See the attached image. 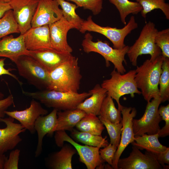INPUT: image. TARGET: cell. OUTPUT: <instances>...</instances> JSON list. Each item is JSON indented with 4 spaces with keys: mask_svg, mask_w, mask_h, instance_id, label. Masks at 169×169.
Returning <instances> with one entry per match:
<instances>
[{
    "mask_svg": "<svg viewBox=\"0 0 169 169\" xmlns=\"http://www.w3.org/2000/svg\"><path fill=\"white\" fill-rule=\"evenodd\" d=\"M163 59L161 55L154 60H146L140 66H137L135 80L147 102L159 96L158 85Z\"/></svg>",
    "mask_w": 169,
    "mask_h": 169,
    "instance_id": "6da1fadb",
    "label": "cell"
},
{
    "mask_svg": "<svg viewBox=\"0 0 169 169\" xmlns=\"http://www.w3.org/2000/svg\"><path fill=\"white\" fill-rule=\"evenodd\" d=\"M49 84L47 89L78 93L82 76L78 59L74 56L49 72Z\"/></svg>",
    "mask_w": 169,
    "mask_h": 169,
    "instance_id": "7a4b0ae2",
    "label": "cell"
},
{
    "mask_svg": "<svg viewBox=\"0 0 169 169\" xmlns=\"http://www.w3.org/2000/svg\"><path fill=\"white\" fill-rule=\"evenodd\" d=\"M24 95L38 100L46 106L58 111L74 109L91 95L88 92L82 93L63 92L49 89L35 92L22 90Z\"/></svg>",
    "mask_w": 169,
    "mask_h": 169,
    "instance_id": "3957f363",
    "label": "cell"
},
{
    "mask_svg": "<svg viewBox=\"0 0 169 169\" xmlns=\"http://www.w3.org/2000/svg\"><path fill=\"white\" fill-rule=\"evenodd\" d=\"M136 73V70L134 69L121 74L114 69L110 74L111 78L103 81L101 84L106 90L107 95L115 100L118 109L120 110L122 105L120 104V99L122 96L130 94L133 98L135 94H141L135 80Z\"/></svg>",
    "mask_w": 169,
    "mask_h": 169,
    "instance_id": "277c9868",
    "label": "cell"
},
{
    "mask_svg": "<svg viewBox=\"0 0 169 169\" xmlns=\"http://www.w3.org/2000/svg\"><path fill=\"white\" fill-rule=\"evenodd\" d=\"M83 50L86 53L94 52L101 55L105 59L107 67L110 66V62L114 65V69L121 74H124L126 70L123 65V62L126 64L125 59L129 46H125L121 49L110 47L108 42L98 40L93 41V36L89 33L85 34L82 43Z\"/></svg>",
    "mask_w": 169,
    "mask_h": 169,
    "instance_id": "5b68a950",
    "label": "cell"
},
{
    "mask_svg": "<svg viewBox=\"0 0 169 169\" xmlns=\"http://www.w3.org/2000/svg\"><path fill=\"white\" fill-rule=\"evenodd\" d=\"M155 24L151 21L146 23L134 44L129 47L126 54L132 65L136 66L138 56L149 54L153 60L160 55L161 52L155 43V36L158 31Z\"/></svg>",
    "mask_w": 169,
    "mask_h": 169,
    "instance_id": "8992f818",
    "label": "cell"
},
{
    "mask_svg": "<svg viewBox=\"0 0 169 169\" xmlns=\"http://www.w3.org/2000/svg\"><path fill=\"white\" fill-rule=\"evenodd\" d=\"M138 27V24L133 16L130 17L128 23L121 28L100 26L94 22L92 16H90L86 20H84L79 30L82 33L89 31L101 34L111 42L114 48L121 49L126 46L124 44L126 37Z\"/></svg>",
    "mask_w": 169,
    "mask_h": 169,
    "instance_id": "52a82bcc",
    "label": "cell"
},
{
    "mask_svg": "<svg viewBox=\"0 0 169 169\" xmlns=\"http://www.w3.org/2000/svg\"><path fill=\"white\" fill-rule=\"evenodd\" d=\"M19 75L39 90L47 89L49 72L38 61L27 55H21L15 63Z\"/></svg>",
    "mask_w": 169,
    "mask_h": 169,
    "instance_id": "ba28073f",
    "label": "cell"
},
{
    "mask_svg": "<svg viewBox=\"0 0 169 169\" xmlns=\"http://www.w3.org/2000/svg\"><path fill=\"white\" fill-rule=\"evenodd\" d=\"M55 132L54 137L57 146L62 147L65 141L70 144L77 152L80 161L84 164L88 169L103 168V163L105 161L100 155L99 151L100 148L80 145L69 136L64 131Z\"/></svg>",
    "mask_w": 169,
    "mask_h": 169,
    "instance_id": "9c48e42d",
    "label": "cell"
},
{
    "mask_svg": "<svg viewBox=\"0 0 169 169\" xmlns=\"http://www.w3.org/2000/svg\"><path fill=\"white\" fill-rule=\"evenodd\" d=\"M161 102L160 96L147 102L143 115L139 119L133 120V128L135 136L146 134L153 135L158 133L160 129L159 124L162 118L158 112Z\"/></svg>",
    "mask_w": 169,
    "mask_h": 169,
    "instance_id": "30bf717a",
    "label": "cell"
},
{
    "mask_svg": "<svg viewBox=\"0 0 169 169\" xmlns=\"http://www.w3.org/2000/svg\"><path fill=\"white\" fill-rule=\"evenodd\" d=\"M132 149L128 157L119 159L118 169H163L152 153L146 151L143 154L133 145Z\"/></svg>",
    "mask_w": 169,
    "mask_h": 169,
    "instance_id": "8fae6325",
    "label": "cell"
},
{
    "mask_svg": "<svg viewBox=\"0 0 169 169\" xmlns=\"http://www.w3.org/2000/svg\"><path fill=\"white\" fill-rule=\"evenodd\" d=\"M122 131L119 146L115 153L111 166L113 168L118 169L117 163L123 151L128 145L134 141L135 135L133 128V120L136 114L135 108L122 106Z\"/></svg>",
    "mask_w": 169,
    "mask_h": 169,
    "instance_id": "7c38bea8",
    "label": "cell"
},
{
    "mask_svg": "<svg viewBox=\"0 0 169 169\" xmlns=\"http://www.w3.org/2000/svg\"><path fill=\"white\" fill-rule=\"evenodd\" d=\"M38 0H11L9 3L20 34L31 28V22Z\"/></svg>",
    "mask_w": 169,
    "mask_h": 169,
    "instance_id": "4fadbf2b",
    "label": "cell"
},
{
    "mask_svg": "<svg viewBox=\"0 0 169 169\" xmlns=\"http://www.w3.org/2000/svg\"><path fill=\"white\" fill-rule=\"evenodd\" d=\"M56 0H38L31 22V27L52 24L63 17L62 11Z\"/></svg>",
    "mask_w": 169,
    "mask_h": 169,
    "instance_id": "5bb4252c",
    "label": "cell"
},
{
    "mask_svg": "<svg viewBox=\"0 0 169 169\" xmlns=\"http://www.w3.org/2000/svg\"><path fill=\"white\" fill-rule=\"evenodd\" d=\"M14 119L9 116L0 118L4 123L5 128H0V153L4 154L13 149L22 141L19 135L26 130L20 123L14 122Z\"/></svg>",
    "mask_w": 169,
    "mask_h": 169,
    "instance_id": "9a60e30c",
    "label": "cell"
},
{
    "mask_svg": "<svg viewBox=\"0 0 169 169\" xmlns=\"http://www.w3.org/2000/svg\"><path fill=\"white\" fill-rule=\"evenodd\" d=\"M5 113L8 116L18 121L31 134H34L36 132L34 124L36 119L40 116L47 115L48 111L42 106L40 102L32 99L29 106L25 109L6 110Z\"/></svg>",
    "mask_w": 169,
    "mask_h": 169,
    "instance_id": "2e32d148",
    "label": "cell"
},
{
    "mask_svg": "<svg viewBox=\"0 0 169 169\" xmlns=\"http://www.w3.org/2000/svg\"><path fill=\"white\" fill-rule=\"evenodd\" d=\"M27 55L34 59L49 72L74 56L71 53L59 51L53 48L28 50Z\"/></svg>",
    "mask_w": 169,
    "mask_h": 169,
    "instance_id": "e0dca14e",
    "label": "cell"
},
{
    "mask_svg": "<svg viewBox=\"0 0 169 169\" xmlns=\"http://www.w3.org/2000/svg\"><path fill=\"white\" fill-rule=\"evenodd\" d=\"M52 48L56 50L71 53L72 48L67 41V34L74 26L68 22L63 17L55 23L49 25Z\"/></svg>",
    "mask_w": 169,
    "mask_h": 169,
    "instance_id": "ac0fdd59",
    "label": "cell"
},
{
    "mask_svg": "<svg viewBox=\"0 0 169 169\" xmlns=\"http://www.w3.org/2000/svg\"><path fill=\"white\" fill-rule=\"evenodd\" d=\"M23 35L26 48L28 51L52 48L49 25L31 27Z\"/></svg>",
    "mask_w": 169,
    "mask_h": 169,
    "instance_id": "d6986e66",
    "label": "cell"
},
{
    "mask_svg": "<svg viewBox=\"0 0 169 169\" xmlns=\"http://www.w3.org/2000/svg\"><path fill=\"white\" fill-rule=\"evenodd\" d=\"M28 51L23 35L16 38L12 35H8L0 40V57L8 58L14 63L19 57L27 55Z\"/></svg>",
    "mask_w": 169,
    "mask_h": 169,
    "instance_id": "ffe728a7",
    "label": "cell"
},
{
    "mask_svg": "<svg viewBox=\"0 0 169 169\" xmlns=\"http://www.w3.org/2000/svg\"><path fill=\"white\" fill-rule=\"evenodd\" d=\"M58 111L53 109L49 114L39 116L36 120L34 128L38 134V141L35 156L37 157L41 154L42 151L43 141L47 134L52 135L57 122Z\"/></svg>",
    "mask_w": 169,
    "mask_h": 169,
    "instance_id": "44dd1931",
    "label": "cell"
},
{
    "mask_svg": "<svg viewBox=\"0 0 169 169\" xmlns=\"http://www.w3.org/2000/svg\"><path fill=\"white\" fill-rule=\"evenodd\" d=\"M89 91L91 95L79 104L77 108L84 111L87 114L99 115L103 101L107 95V91L101 85L97 84Z\"/></svg>",
    "mask_w": 169,
    "mask_h": 169,
    "instance_id": "7402d4cb",
    "label": "cell"
},
{
    "mask_svg": "<svg viewBox=\"0 0 169 169\" xmlns=\"http://www.w3.org/2000/svg\"><path fill=\"white\" fill-rule=\"evenodd\" d=\"M59 151L52 154L46 160V165L51 169H72V158L76 153L75 148L69 145H64Z\"/></svg>",
    "mask_w": 169,
    "mask_h": 169,
    "instance_id": "603a6c76",
    "label": "cell"
},
{
    "mask_svg": "<svg viewBox=\"0 0 169 169\" xmlns=\"http://www.w3.org/2000/svg\"><path fill=\"white\" fill-rule=\"evenodd\" d=\"M86 114L84 111L78 108L58 111L57 122L54 132L71 131Z\"/></svg>",
    "mask_w": 169,
    "mask_h": 169,
    "instance_id": "cb8c5ba5",
    "label": "cell"
},
{
    "mask_svg": "<svg viewBox=\"0 0 169 169\" xmlns=\"http://www.w3.org/2000/svg\"><path fill=\"white\" fill-rule=\"evenodd\" d=\"M158 134H146L135 137L134 141L131 144L140 150L145 149L152 153H158L165 151L167 147L162 145L159 141Z\"/></svg>",
    "mask_w": 169,
    "mask_h": 169,
    "instance_id": "d4e9b609",
    "label": "cell"
},
{
    "mask_svg": "<svg viewBox=\"0 0 169 169\" xmlns=\"http://www.w3.org/2000/svg\"><path fill=\"white\" fill-rule=\"evenodd\" d=\"M75 127L79 131L97 135H101L105 129L99 117L91 114H86Z\"/></svg>",
    "mask_w": 169,
    "mask_h": 169,
    "instance_id": "484cf974",
    "label": "cell"
},
{
    "mask_svg": "<svg viewBox=\"0 0 169 169\" xmlns=\"http://www.w3.org/2000/svg\"><path fill=\"white\" fill-rule=\"evenodd\" d=\"M116 7L120 13L121 22L126 24V18L128 15L132 14H137L142 10V7L137 2L129 0H109Z\"/></svg>",
    "mask_w": 169,
    "mask_h": 169,
    "instance_id": "4316f807",
    "label": "cell"
},
{
    "mask_svg": "<svg viewBox=\"0 0 169 169\" xmlns=\"http://www.w3.org/2000/svg\"><path fill=\"white\" fill-rule=\"evenodd\" d=\"M72 136L76 140L85 145L100 148L104 147L109 144L106 139V136L102 137L101 135H94L73 129Z\"/></svg>",
    "mask_w": 169,
    "mask_h": 169,
    "instance_id": "83f0119b",
    "label": "cell"
},
{
    "mask_svg": "<svg viewBox=\"0 0 169 169\" xmlns=\"http://www.w3.org/2000/svg\"><path fill=\"white\" fill-rule=\"evenodd\" d=\"M113 99L107 95L103 101L99 116L112 123L117 124L121 122V110L116 108Z\"/></svg>",
    "mask_w": 169,
    "mask_h": 169,
    "instance_id": "f1b7e54d",
    "label": "cell"
},
{
    "mask_svg": "<svg viewBox=\"0 0 169 169\" xmlns=\"http://www.w3.org/2000/svg\"><path fill=\"white\" fill-rule=\"evenodd\" d=\"M56 0L61 8L63 17L69 23L73 24L75 28L79 30L84 20L75 12V10L78 8L77 5L65 0Z\"/></svg>",
    "mask_w": 169,
    "mask_h": 169,
    "instance_id": "f546056e",
    "label": "cell"
},
{
    "mask_svg": "<svg viewBox=\"0 0 169 169\" xmlns=\"http://www.w3.org/2000/svg\"><path fill=\"white\" fill-rule=\"evenodd\" d=\"M13 33H20V32L12 10L11 9L7 11L0 18V40Z\"/></svg>",
    "mask_w": 169,
    "mask_h": 169,
    "instance_id": "4dcf8cb0",
    "label": "cell"
},
{
    "mask_svg": "<svg viewBox=\"0 0 169 169\" xmlns=\"http://www.w3.org/2000/svg\"><path fill=\"white\" fill-rule=\"evenodd\" d=\"M142 7L141 13L146 18V14L155 9H160L163 12L166 19H169V4L165 0H136Z\"/></svg>",
    "mask_w": 169,
    "mask_h": 169,
    "instance_id": "1f68e13d",
    "label": "cell"
},
{
    "mask_svg": "<svg viewBox=\"0 0 169 169\" xmlns=\"http://www.w3.org/2000/svg\"><path fill=\"white\" fill-rule=\"evenodd\" d=\"M159 83V95L161 102L169 99V58L163 57Z\"/></svg>",
    "mask_w": 169,
    "mask_h": 169,
    "instance_id": "d6a6232c",
    "label": "cell"
},
{
    "mask_svg": "<svg viewBox=\"0 0 169 169\" xmlns=\"http://www.w3.org/2000/svg\"><path fill=\"white\" fill-rule=\"evenodd\" d=\"M98 117L107 129L110 139V143L118 147L122 131L121 122L117 124L113 123L100 116Z\"/></svg>",
    "mask_w": 169,
    "mask_h": 169,
    "instance_id": "836d02e7",
    "label": "cell"
},
{
    "mask_svg": "<svg viewBox=\"0 0 169 169\" xmlns=\"http://www.w3.org/2000/svg\"><path fill=\"white\" fill-rule=\"evenodd\" d=\"M154 41L161 49L163 57L169 58V28L158 31L155 36Z\"/></svg>",
    "mask_w": 169,
    "mask_h": 169,
    "instance_id": "e575fe53",
    "label": "cell"
},
{
    "mask_svg": "<svg viewBox=\"0 0 169 169\" xmlns=\"http://www.w3.org/2000/svg\"><path fill=\"white\" fill-rule=\"evenodd\" d=\"M71 1L74 3L77 7H83L84 9L90 10L94 15H97L103 8V0H66Z\"/></svg>",
    "mask_w": 169,
    "mask_h": 169,
    "instance_id": "d590c367",
    "label": "cell"
},
{
    "mask_svg": "<svg viewBox=\"0 0 169 169\" xmlns=\"http://www.w3.org/2000/svg\"><path fill=\"white\" fill-rule=\"evenodd\" d=\"M158 112L162 120L165 121V126L159 130V137H164L169 135V104L166 106H161L158 108Z\"/></svg>",
    "mask_w": 169,
    "mask_h": 169,
    "instance_id": "8d00e7d4",
    "label": "cell"
},
{
    "mask_svg": "<svg viewBox=\"0 0 169 169\" xmlns=\"http://www.w3.org/2000/svg\"><path fill=\"white\" fill-rule=\"evenodd\" d=\"M103 148L99 150L100 156L103 160L111 166L117 147L110 143Z\"/></svg>",
    "mask_w": 169,
    "mask_h": 169,
    "instance_id": "74e56055",
    "label": "cell"
},
{
    "mask_svg": "<svg viewBox=\"0 0 169 169\" xmlns=\"http://www.w3.org/2000/svg\"><path fill=\"white\" fill-rule=\"evenodd\" d=\"M20 152V150L16 149L10 152L5 161L3 169H18Z\"/></svg>",
    "mask_w": 169,
    "mask_h": 169,
    "instance_id": "f35d334b",
    "label": "cell"
},
{
    "mask_svg": "<svg viewBox=\"0 0 169 169\" xmlns=\"http://www.w3.org/2000/svg\"><path fill=\"white\" fill-rule=\"evenodd\" d=\"M152 153V152H151ZM156 160L163 167V169H169V148L165 151L158 153H152Z\"/></svg>",
    "mask_w": 169,
    "mask_h": 169,
    "instance_id": "ab89813d",
    "label": "cell"
},
{
    "mask_svg": "<svg viewBox=\"0 0 169 169\" xmlns=\"http://www.w3.org/2000/svg\"><path fill=\"white\" fill-rule=\"evenodd\" d=\"M12 105H14V97L10 94L6 98L0 100V118H4L5 111Z\"/></svg>",
    "mask_w": 169,
    "mask_h": 169,
    "instance_id": "60d3db41",
    "label": "cell"
},
{
    "mask_svg": "<svg viewBox=\"0 0 169 169\" xmlns=\"http://www.w3.org/2000/svg\"><path fill=\"white\" fill-rule=\"evenodd\" d=\"M5 58H1L0 59V76L3 75H9L15 80H16L21 86L23 84L18 77L14 74L11 73L10 72L9 69H6L4 68L5 60ZM4 95L1 92H0V100L3 99Z\"/></svg>",
    "mask_w": 169,
    "mask_h": 169,
    "instance_id": "b9f144b4",
    "label": "cell"
},
{
    "mask_svg": "<svg viewBox=\"0 0 169 169\" xmlns=\"http://www.w3.org/2000/svg\"><path fill=\"white\" fill-rule=\"evenodd\" d=\"M11 9V8L9 3L0 1V18L7 11Z\"/></svg>",
    "mask_w": 169,
    "mask_h": 169,
    "instance_id": "7bdbcfd3",
    "label": "cell"
},
{
    "mask_svg": "<svg viewBox=\"0 0 169 169\" xmlns=\"http://www.w3.org/2000/svg\"><path fill=\"white\" fill-rule=\"evenodd\" d=\"M7 158L4 154L0 153V169H3L4 163Z\"/></svg>",
    "mask_w": 169,
    "mask_h": 169,
    "instance_id": "ee69618b",
    "label": "cell"
},
{
    "mask_svg": "<svg viewBox=\"0 0 169 169\" xmlns=\"http://www.w3.org/2000/svg\"><path fill=\"white\" fill-rule=\"evenodd\" d=\"M11 0H0V1L7 3H9Z\"/></svg>",
    "mask_w": 169,
    "mask_h": 169,
    "instance_id": "f6af8a7d",
    "label": "cell"
}]
</instances>
